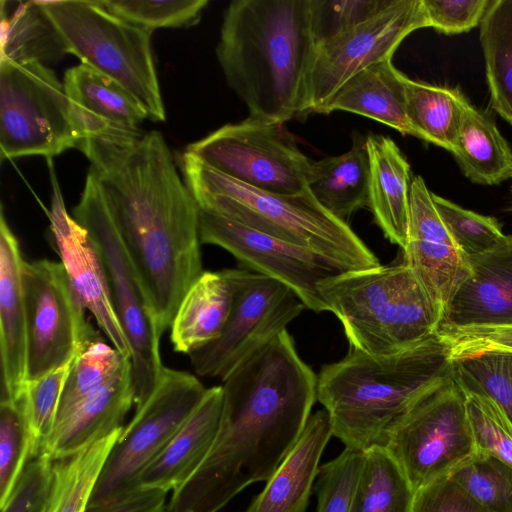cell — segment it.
Returning <instances> with one entry per match:
<instances>
[{"instance_id": "cell-4", "label": "cell", "mask_w": 512, "mask_h": 512, "mask_svg": "<svg viewBox=\"0 0 512 512\" xmlns=\"http://www.w3.org/2000/svg\"><path fill=\"white\" fill-rule=\"evenodd\" d=\"M452 374L450 349L438 331L389 355L349 347L317 375V401L329 415L332 435L345 448L386 447L399 419Z\"/></svg>"}, {"instance_id": "cell-36", "label": "cell", "mask_w": 512, "mask_h": 512, "mask_svg": "<svg viewBox=\"0 0 512 512\" xmlns=\"http://www.w3.org/2000/svg\"><path fill=\"white\" fill-rule=\"evenodd\" d=\"M452 375L464 392L492 399L512 423V352L492 350L452 360Z\"/></svg>"}, {"instance_id": "cell-1", "label": "cell", "mask_w": 512, "mask_h": 512, "mask_svg": "<svg viewBox=\"0 0 512 512\" xmlns=\"http://www.w3.org/2000/svg\"><path fill=\"white\" fill-rule=\"evenodd\" d=\"M89 160L163 334L202 268L200 208L158 131L77 144Z\"/></svg>"}, {"instance_id": "cell-42", "label": "cell", "mask_w": 512, "mask_h": 512, "mask_svg": "<svg viewBox=\"0 0 512 512\" xmlns=\"http://www.w3.org/2000/svg\"><path fill=\"white\" fill-rule=\"evenodd\" d=\"M432 198L446 228L468 257L493 248L505 237L495 218L462 208L434 193Z\"/></svg>"}, {"instance_id": "cell-46", "label": "cell", "mask_w": 512, "mask_h": 512, "mask_svg": "<svg viewBox=\"0 0 512 512\" xmlns=\"http://www.w3.org/2000/svg\"><path fill=\"white\" fill-rule=\"evenodd\" d=\"M450 349L451 359L499 350L512 352V323L498 326L438 328Z\"/></svg>"}, {"instance_id": "cell-31", "label": "cell", "mask_w": 512, "mask_h": 512, "mask_svg": "<svg viewBox=\"0 0 512 512\" xmlns=\"http://www.w3.org/2000/svg\"><path fill=\"white\" fill-rule=\"evenodd\" d=\"M123 428L70 456L53 460L52 487L45 512H85L104 464Z\"/></svg>"}, {"instance_id": "cell-26", "label": "cell", "mask_w": 512, "mask_h": 512, "mask_svg": "<svg viewBox=\"0 0 512 512\" xmlns=\"http://www.w3.org/2000/svg\"><path fill=\"white\" fill-rule=\"evenodd\" d=\"M407 80L391 59L374 63L347 80L322 113L340 110L359 114L418 138L406 114Z\"/></svg>"}, {"instance_id": "cell-9", "label": "cell", "mask_w": 512, "mask_h": 512, "mask_svg": "<svg viewBox=\"0 0 512 512\" xmlns=\"http://www.w3.org/2000/svg\"><path fill=\"white\" fill-rule=\"evenodd\" d=\"M64 83L38 61L0 58V159L47 158L76 148Z\"/></svg>"}, {"instance_id": "cell-39", "label": "cell", "mask_w": 512, "mask_h": 512, "mask_svg": "<svg viewBox=\"0 0 512 512\" xmlns=\"http://www.w3.org/2000/svg\"><path fill=\"white\" fill-rule=\"evenodd\" d=\"M363 452L345 448L319 468L317 512H359L358 488Z\"/></svg>"}, {"instance_id": "cell-35", "label": "cell", "mask_w": 512, "mask_h": 512, "mask_svg": "<svg viewBox=\"0 0 512 512\" xmlns=\"http://www.w3.org/2000/svg\"><path fill=\"white\" fill-rule=\"evenodd\" d=\"M130 365L129 357L101 339L83 349L70 365L55 424L86 398L113 382Z\"/></svg>"}, {"instance_id": "cell-27", "label": "cell", "mask_w": 512, "mask_h": 512, "mask_svg": "<svg viewBox=\"0 0 512 512\" xmlns=\"http://www.w3.org/2000/svg\"><path fill=\"white\" fill-rule=\"evenodd\" d=\"M234 299L231 269L204 271L182 299L172 325L176 352L192 354L221 334Z\"/></svg>"}, {"instance_id": "cell-23", "label": "cell", "mask_w": 512, "mask_h": 512, "mask_svg": "<svg viewBox=\"0 0 512 512\" xmlns=\"http://www.w3.org/2000/svg\"><path fill=\"white\" fill-rule=\"evenodd\" d=\"M332 436L326 410L312 413L294 447L244 512H306L322 453Z\"/></svg>"}, {"instance_id": "cell-17", "label": "cell", "mask_w": 512, "mask_h": 512, "mask_svg": "<svg viewBox=\"0 0 512 512\" xmlns=\"http://www.w3.org/2000/svg\"><path fill=\"white\" fill-rule=\"evenodd\" d=\"M403 262L444 314L451 299L471 274L469 257L442 221L424 179H412L409 221Z\"/></svg>"}, {"instance_id": "cell-3", "label": "cell", "mask_w": 512, "mask_h": 512, "mask_svg": "<svg viewBox=\"0 0 512 512\" xmlns=\"http://www.w3.org/2000/svg\"><path fill=\"white\" fill-rule=\"evenodd\" d=\"M315 47L310 0H235L225 10L216 55L248 117L284 124L308 113Z\"/></svg>"}, {"instance_id": "cell-11", "label": "cell", "mask_w": 512, "mask_h": 512, "mask_svg": "<svg viewBox=\"0 0 512 512\" xmlns=\"http://www.w3.org/2000/svg\"><path fill=\"white\" fill-rule=\"evenodd\" d=\"M185 152L255 189L280 195L308 190L313 161L283 123L247 117L189 144Z\"/></svg>"}, {"instance_id": "cell-19", "label": "cell", "mask_w": 512, "mask_h": 512, "mask_svg": "<svg viewBox=\"0 0 512 512\" xmlns=\"http://www.w3.org/2000/svg\"><path fill=\"white\" fill-rule=\"evenodd\" d=\"M63 83L79 141L144 132L138 126L149 119L146 110L110 77L81 63L66 71Z\"/></svg>"}, {"instance_id": "cell-13", "label": "cell", "mask_w": 512, "mask_h": 512, "mask_svg": "<svg viewBox=\"0 0 512 512\" xmlns=\"http://www.w3.org/2000/svg\"><path fill=\"white\" fill-rule=\"evenodd\" d=\"M22 284L27 327V381L71 364L99 340L61 262L24 261Z\"/></svg>"}, {"instance_id": "cell-6", "label": "cell", "mask_w": 512, "mask_h": 512, "mask_svg": "<svg viewBox=\"0 0 512 512\" xmlns=\"http://www.w3.org/2000/svg\"><path fill=\"white\" fill-rule=\"evenodd\" d=\"M318 291L349 347L370 355L403 350L438 331L443 319L404 262L341 272Z\"/></svg>"}, {"instance_id": "cell-14", "label": "cell", "mask_w": 512, "mask_h": 512, "mask_svg": "<svg viewBox=\"0 0 512 512\" xmlns=\"http://www.w3.org/2000/svg\"><path fill=\"white\" fill-rule=\"evenodd\" d=\"M231 275L234 299L220 336L189 355L202 377L222 380L306 308L292 289L273 278L247 269H231Z\"/></svg>"}, {"instance_id": "cell-48", "label": "cell", "mask_w": 512, "mask_h": 512, "mask_svg": "<svg viewBox=\"0 0 512 512\" xmlns=\"http://www.w3.org/2000/svg\"><path fill=\"white\" fill-rule=\"evenodd\" d=\"M412 512H489L450 476L415 492Z\"/></svg>"}, {"instance_id": "cell-41", "label": "cell", "mask_w": 512, "mask_h": 512, "mask_svg": "<svg viewBox=\"0 0 512 512\" xmlns=\"http://www.w3.org/2000/svg\"><path fill=\"white\" fill-rule=\"evenodd\" d=\"M32 458L29 431L18 400L0 402V508Z\"/></svg>"}, {"instance_id": "cell-7", "label": "cell", "mask_w": 512, "mask_h": 512, "mask_svg": "<svg viewBox=\"0 0 512 512\" xmlns=\"http://www.w3.org/2000/svg\"><path fill=\"white\" fill-rule=\"evenodd\" d=\"M38 1L67 54L124 87L146 110L149 120L165 121L151 47L152 31L114 15L101 1Z\"/></svg>"}, {"instance_id": "cell-5", "label": "cell", "mask_w": 512, "mask_h": 512, "mask_svg": "<svg viewBox=\"0 0 512 512\" xmlns=\"http://www.w3.org/2000/svg\"><path fill=\"white\" fill-rule=\"evenodd\" d=\"M180 167L186 185L203 210L311 249L346 271L381 265L348 223L325 210L309 190L280 195L255 189L188 152L182 153Z\"/></svg>"}, {"instance_id": "cell-28", "label": "cell", "mask_w": 512, "mask_h": 512, "mask_svg": "<svg viewBox=\"0 0 512 512\" xmlns=\"http://www.w3.org/2000/svg\"><path fill=\"white\" fill-rule=\"evenodd\" d=\"M369 156L365 139L339 156L313 161L308 190L334 217L347 223L351 215L369 204Z\"/></svg>"}, {"instance_id": "cell-34", "label": "cell", "mask_w": 512, "mask_h": 512, "mask_svg": "<svg viewBox=\"0 0 512 512\" xmlns=\"http://www.w3.org/2000/svg\"><path fill=\"white\" fill-rule=\"evenodd\" d=\"M415 490L385 447L363 452L359 512H412Z\"/></svg>"}, {"instance_id": "cell-37", "label": "cell", "mask_w": 512, "mask_h": 512, "mask_svg": "<svg viewBox=\"0 0 512 512\" xmlns=\"http://www.w3.org/2000/svg\"><path fill=\"white\" fill-rule=\"evenodd\" d=\"M489 512H512V467L478 452L450 475Z\"/></svg>"}, {"instance_id": "cell-45", "label": "cell", "mask_w": 512, "mask_h": 512, "mask_svg": "<svg viewBox=\"0 0 512 512\" xmlns=\"http://www.w3.org/2000/svg\"><path fill=\"white\" fill-rule=\"evenodd\" d=\"M53 460L42 453L24 467L1 512H45L52 487Z\"/></svg>"}, {"instance_id": "cell-18", "label": "cell", "mask_w": 512, "mask_h": 512, "mask_svg": "<svg viewBox=\"0 0 512 512\" xmlns=\"http://www.w3.org/2000/svg\"><path fill=\"white\" fill-rule=\"evenodd\" d=\"M50 228L73 289L112 346L130 358L99 250L87 230L67 212L58 191L53 196Z\"/></svg>"}, {"instance_id": "cell-20", "label": "cell", "mask_w": 512, "mask_h": 512, "mask_svg": "<svg viewBox=\"0 0 512 512\" xmlns=\"http://www.w3.org/2000/svg\"><path fill=\"white\" fill-rule=\"evenodd\" d=\"M469 261L471 274L445 309L439 328L512 323V236Z\"/></svg>"}, {"instance_id": "cell-29", "label": "cell", "mask_w": 512, "mask_h": 512, "mask_svg": "<svg viewBox=\"0 0 512 512\" xmlns=\"http://www.w3.org/2000/svg\"><path fill=\"white\" fill-rule=\"evenodd\" d=\"M472 182L496 185L512 178V150L491 115L472 105L466 110L451 152Z\"/></svg>"}, {"instance_id": "cell-12", "label": "cell", "mask_w": 512, "mask_h": 512, "mask_svg": "<svg viewBox=\"0 0 512 512\" xmlns=\"http://www.w3.org/2000/svg\"><path fill=\"white\" fill-rule=\"evenodd\" d=\"M208 388L193 374L165 367L110 452L88 504L135 488L141 472L193 414Z\"/></svg>"}, {"instance_id": "cell-30", "label": "cell", "mask_w": 512, "mask_h": 512, "mask_svg": "<svg viewBox=\"0 0 512 512\" xmlns=\"http://www.w3.org/2000/svg\"><path fill=\"white\" fill-rule=\"evenodd\" d=\"M471 104L458 88L406 83V114L418 138L453 151L464 114Z\"/></svg>"}, {"instance_id": "cell-24", "label": "cell", "mask_w": 512, "mask_h": 512, "mask_svg": "<svg viewBox=\"0 0 512 512\" xmlns=\"http://www.w3.org/2000/svg\"><path fill=\"white\" fill-rule=\"evenodd\" d=\"M134 404L132 366L113 382L78 404L54 429L40 453L57 460L123 427Z\"/></svg>"}, {"instance_id": "cell-40", "label": "cell", "mask_w": 512, "mask_h": 512, "mask_svg": "<svg viewBox=\"0 0 512 512\" xmlns=\"http://www.w3.org/2000/svg\"><path fill=\"white\" fill-rule=\"evenodd\" d=\"M114 15L147 30L186 28L196 25L207 0H102Z\"/></svg>"}, {"instance_id": "cell-15", "label": "cell", "mask_w": 512, "mask_h": 512, "mask_svg": "<svg viewBox=\"0 0 512 512\" xmlns=\"http://www.w3.org/2000/svg\"><path fill=\"white\" fill-rule=\"evenodd\" d=\"M423 27L427 24L421 0H393L366 21L317 43L308 76V113H322L347 80L391 59L406 36Z\"/></svg>"}, {"instance_id": "cell-22", "label": "cell", "mask_w": 512, "mask_h": 512, "mask_svg": "<svg viewBox=\"0 0 512 512\" xmlns=\"http://www.w3.org/2000/svg\"><path fill=\"white\" fill-rule=\"evenodd\" d=\"M223 407L222 386L208 388L193 414L141 472L136 487L174 492L199 469L215 441Z\"/></svg>"}, {"instance_id": "cell-38", "label": "cell", "mask_w": 512, "mask_h": 512, "mask_svg": "<svg viewBox=\"0 0 512 512\" xmlns=\"http://www.w3.org/2000/svg\"><path fill=\"white\" fill-rule=\"evenodd\" d=\"M72 363V362H71ZM70 365L63 366L48 374L27 381L18 400L27 423L32 457L38 455L52 433L63 387Z\"/></svg>"}, {"instance_id": "cell-49", "label": "cell", "mask_w": 512, "mask_h": 512, "mask_svg": "<svg viewBox=\"0 0 512 512\" xmlns=\"http://www.w3.org/2000/svg\"><path fill=\"white\" fill-rule=\"evenodd\" d=\"M167 492L135 487L111 499L88 504L85 512H165Z\"/></svg>"}, {"instance_id": "cell-2", "label": "cell", "mask_w": 512, "mask_h": 512, "mask_svg": "<svg viewBox=\"0 0 512 512\" xmlns=\"http://www.w3.org/2000/svg\"><path fill=\"white\" fill-rule=\"evenodd\" d=\"M213 446L171 493L165 512H218L250 484L267 481L302 434L317 401V375L287 329L225 378Z\"/></svg>"}, {"instance_id": "cell-16", "label": "cell", "mask_w": 512, "mask_h": 512, "mask_svg": "<svg viewBox=\"0 0 512 512\" xmlns=\"http://www.w3.org/2000/svg\"><path fill=\"white\" fill-rule=\"evenodd\" d=\"M199 225L202 244L219 246L253 272L288 286L306 309L328 311L318 285L346 271L334 261L201 208Z\"/></svg>"}, {"instance_id": "cell-10", "label": "cell", "mask_w": 512, "mask_h": 512, "mask_svg": "<svg viewBox=\"0 0 512 512\" xmlns=\"http://www.w3.org/2000/svg\"><path fill=\"white\" fill-rule=\"evenodd\" d=\"M385 448L415 492L449 476L477 453L466 396L452 374L399 419Z\"/></svg>"}, {"instance_id": "cell-8", "label": "cell", "mask_w": 512, "mask_h": 512, "mask_svg": "<svg viewBox=\"0 0 512 512\" xmlns=\"http://www.w3.org/2000/svg\"><path fill=\"white\" fill-rule=\"evenodd\" d=\"M73 217L87 230L102 258L114 309L130 348L136 409L152 394L163 374V334L151 314L102 189L90 170Z\"/></svg>"}, {"instance_id": "cell-25", "label": "cell", "mask_w": 512, "mask_h": 512, "mask_svg": "<svg viewBox=\"0 0 512 512\" xmlns=\"http://www.w3.org/2000/svg\"><path fill=\"white\" fill-rule=\"evenodd\" d=\"M369 156V204L386 239L404 249L409 221L411 169L396 143L384 135L365 138Z\"/></svg>"}, {"instance_id": "cell-43", "label": "cell", "mask_w": 512, "mask_h": 512, "mask_svg": "<svg viewBox=\"0 0 512 512\" xmlns=\"http://www.w3.org/2000/svg\"><path fill=\"white\" fill-rule=\"evenodd\" d=\"M464 394L477 451L491 454L512 467V423L492 399Z\"/></svg>"}, {"instance_id": "cell-47", "label": "cell", "mask_w": 512, "mask_h": 512, "mask_svg": "<svg viewBox=\"0 0 512 512\" xmlns=\"http://www.w3.org/2000/svg\"><path fill=\"white\" fill-rule=\"evenodd\" d=\"M427 27L459 34L477 26L490 0H421Z\"/></svg>"}, {"instance_id": "cell-33", "label": "cell", "mask_w": 512, "mask_h": 512, "mask_svg": "<svg viewBox=\"0 0 512 512\" xmlns=\"http://www.w3.org/2000/svg\"><path fill=\"white\" fill-rule=\"evenodd\" d=\"M0 58L45 65L67 54L62 39L38 0L20 3L2 16Z\"/></svg>"}, {"instance_id": "cell-32", "label": "cell", "mask_w": 512, "mask_h": 512, "mask_svg": "<svg viewBox=\"0 0 512 512\" xmlns=\"http://www.w3.org/2000/svg\"><path fill=\"white\" fill-rule=\"evenodd\" d=\"M492 108L512 125V0H490L480 22Z\"/></svg>"}, {"instance_id": "cell-44", "label": "cell", "mask_w": 512, "mask_h": 512, "mask_svg": "<svg viewBox=\"0 0 512 512\" xmlns=\"http://www.w3.org/2000/svg\"><path fill=\"white\" fill-rule=\"evenodd\" d=\"M393 0H310L316 44L334 37L381 12Z\"/></svg>"}, {"instance_id": "cell-21", "label": "cell", "mask_w": 512, "mask_h": 512, "mask_svg": "<svg viewBox=\"0 0 512 512\" xmlns=\"http://www.w3.org/2000/svg\"><path fill=\"white\" fill-rule=\"evenodd\" d=\"M17 237L0 213L1 400H15L27 383V327L22 267Z\"/></svg>"}]
</instances>
